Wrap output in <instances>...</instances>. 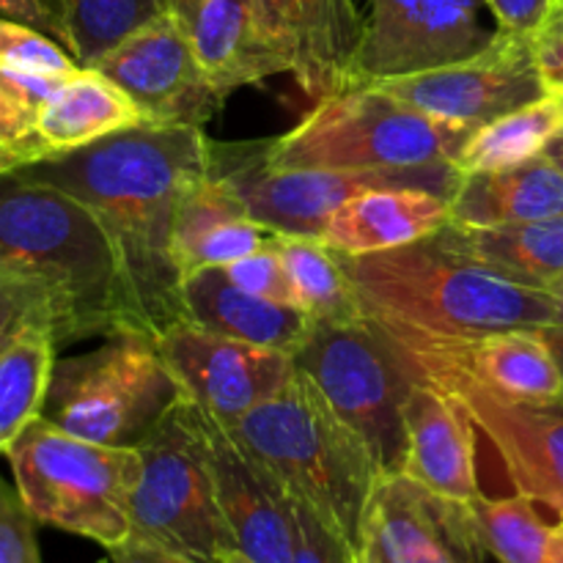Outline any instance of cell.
<instances>
[{"instance_id": "bcb514c9", "label": "cell", "mask_w": 563, "mask_h": 563, "mask_svg": "<svg viewBox=\"0 0 563 563\" xmlns=\"http://www.w3.org/2000/svg\"><path fill=\"white\" fill-rule=\"evenodd\" d=\"M548 563H563V526L559 522L553 531V542H550V559Z\"/></svg>"}, {"instance_id": "74e56055", "label": "cell", "mask_w": 563, "mask_h": 563, "mask_svg": "<svg viewBox=\"0 0 563 563\" xmlns=\"http://www.w3.org/2000/svg\"><path fill=\"white\" fill-rule=\"evenodd\" d=\"M0 143L22 152L31 163L47 157L36 135V110L27 108L3 82H0Z\"/></svg>"}, {"instance_id": "8d00e7d4", "label": "cell", "mask_w": 563, "mask_h": 563, "mask_svg": "<svg viewBox=\"0 0 563 563\" xmlns=\"http://www.w3.org/2000/svg\"><path fill=\"white\" fill-rule=\"evenodd\" d=\"M295 555L291 563H346L350 561V544L335 537L311 509L295 500Z\"/></svg>"}, {"instance_id": "ab89813d", "label": "cell", "mask_w": 563, "mask_h": 563, "mask_svg": "<svg viewBox=\"0 0 563 563\" xmlns=\"http://www.w3.org/2000/svg\"><path fill=\"white\" fill-rule=\"evenodd\" d=\"M533 58L548 91L563 88V9L555 5L542 27L531 36Z\"/></svg>"}, {"instance_id": "f6af8a7d", "label": "cell", "mask_w": 563, "mask_h": 563, "mask_svg": "<svg viewBox=\"0 0 563 563\" xmlns=\"http://www.w3.org/2000/svg\"><path fill=\"white\" fill-rule=\"evenodd\" d=\"M542 154L550 159V163L555 165V168H559V174L563 176V126H561L559 132H555L553 137H550L548 146H544Z\"/></svg>"}, {"instance_id": "9a60e30c", "label": "cell", "mask_w": 563, "mask_h": 563, "mask_svg": "<svg viewBox=\"0 0 563 563\" xmlns=\"http://www.w3.org/2000/svg\"><path fill=\"white\" fill-rule=\"evenodd\" d=\"M91 69L130 93L146 124L203 126L225 102L170 14L137 27Z\"/></svg>"}, {"instance_id": "5b68a950", "label": "cell", "mask_w": 563, "mask_h": 563, "mask_svg": "<svg viewBox=\"0 0 563 563\" xmlns=\"http://www.w3.org/2000/svg\"><path fill=\"white\" fill-rule=\"evenodd\" d=\"M471 135L374 82H357L317 99L289 132L262 141V154L273 168L291 170H432L456 168Z\"/></svg>"}, {"instance_id": "7a4b0ae2", "label": "cell", "mask_w": 563, "mask_h": 563, "mask_svg": "<svg viewBox=\"0 0 563 563\" xmlns=\"http://www.w3.org/2000/svg\"><path fill=\"white\" fill-rule=\"evenodd\" d=\"M361 317L407 350L460 346L506 330L559 322L553 291L520 284L440 234L366 256H344Z\"/></svg>"}, {"instance_id": "e0dca14e", "label": "cell", "mask_w": 563, "mask_h": 563, "mask_svg": "<svg viewBox=\"0 0 563 563\" xmlns=\"http://www.w3.org/2000/svg\"><path fill=\"white\" fill-rule=\"evenodd\" d=\"M201 421L214 495L236 550L256 563H291L295 498L234 429L207 412H201Z\"/></svg>"}, {"instance_id": "4fadbf2b", "label": "cell", "mask_w": 563, "mask_h": 563, "mask_svg": "<svg viewBox=\"0 0 563 563\" xmlns=\"http://www.w3.org/2000/svg\"><path fill=\"white\" fill-rule=\"evenodd\" d=\"M154 341L181 399L225 427L273 399L297 372L295 355L225 339L192 322L176 324Z\"/></svg>"}, {"instance_id": "52a82bcc", "label": "cell", "mask_w": 563, "mask_h": 563, "mask_svg": "<svg viewBox=\"0 0 563 563\" xmlns=\"http://www.w3.org/2000/svg\"><path fill=\"white\" fill-rule=\"evenodd\" d=\"M179 401L157 341L115 333L97 350L55 361L42 418L88 443L137 449Z\"/></svg>"}, {"instance_id": "60d3db41", "label": "cell", "mask_w": 563, "mask_h": 563, "mask_svg": "<svg viewBox=\"0 0 563 563\" xmlns=\"http://www.w3.org/2000/svg\"><path fill=\"white\" fill-rule=\"evenodd\" d=\"M0 16L38 27L55 42L64 44V25H60L55 0H0Z\"/></svg>"}, {"instance_id": "cb8c5ba5", "label": "cell", "mask_w": 563, "mask_h": 563, "mask_svg": "<svg viewBox=\"0 0 563 563\" xmlns=\"http://www.w3.org/2000/svg\"><path fill=\"white\" fill-rule=\"evenodd\" d=\"M141 124L146 121L130 93L88 66L64 77L36 113V135L47 157L77 152Z\"/></svg>"}, {"instance_id": "f546056e", "label": "cell", "mask_w": 563, "mask_h": 563, "mask_svg": "<svg viewBox=\"0 0 563 563\" xmlns=\"http://www.w3.org/2000/svg\"><path fill=\"white\" fill-rule=\"evenodd\" d=\"M64 47L80 66H97L137 27L168 14V0H55Z\"/></svg>"}, {"instance_id": "f1b7e54d", "label": "cell", "mask_w": 563, "mask_h": 563, "mask_svg": "<svg viewBox=\"0 0 563 563\" xmlns=\"http://www.w3.org/2000/svg\"><path fill=\"white\" fill-rule=\"evenodd\" d=\"M563 126L553 97H542L531 104L498 115L478 126L462 146L456 170L462 174H487L539 157L550 137Z\"/></svg>"}, {"instance_id": "2e32d148", "label": "cell", "mask_w": 563, "mask_h": 563, "mask_svg": "<svg viewBox=\"0 0 563 563\" xmlns=\"http://www.w3.org/2000/svg\"><path fill=\"white\" fill-rule=\"evenodd\" d=\"M416 383L432 385L460 401L478 432L495 445L506 473L520 495L563 517V410L561 407L522 405L489 394L487 388L451 377L416 374Z\"/></svg>"}, {"instance_id": "484cf974", "label": "cell", "mask_w": 563, "mask_h": 563, "mask_svg": "<svg viewBox=\"0 0 563 563\" xmlns=\"http://www.w3.org/2000/svg\"><path fill=\"white\" fill-rule=\"evenodd\" d=\"M451 247L520 280L550 289L563 278V218L506 225H456L438 231Z\"/></svg>"}, {"instance_id": "7c38bea8", "label": "cell", "mask_w": 563, "mask_h": 563, "mask_svg": "<svg viewBox=\"0 0 563 563\" xmlns=\"http://www.w3.org/2000/svg\"><path fill=\"white\" fill-rule=\"evenodd\" d=\"M484 555L471 506L390 473L368 495L346 563H484Z\"/></svg>"}, {"instance_id": "7402d4cb", "label": "cell", "mask_w": 563, "mask_h": 563, "mask_svg": "<svg viewBox=\"0 0 563 563\" xmlns=\"http://www.w3.org/2000/svg\"><path fill=\"white\" fill-rule=\"evenodd\" d=\"M451 223V198L427 187L363 190L330 214L319 240L344 256L394 251Z\"/></svg>"}, {"instance_id": "ffe728a7", "label": "cell", "mask_w": 563, "mask_h": 563, "mask_svg": "<svg viewBox=\"0 0 563 563\" xmlns=\"http://www.w3.org/2000/svg\"><path fill=\"white\" fill-rule=\"evenodd\" d=\"M405 476L440 498L476 504L482 498L476 471V423L465 407L443 390L412 379L405 405Z\"/></svg>"}, {"instance_id": "3957f363", "label": "cell", "mask_w": 563, "mask_h": 563, "mask_svg": "<svg viewBox=\"0 0 563 563\" xmlns=\"http://www.w3.org/2000/svg\"><path fill=\"white\" fill-rule=\"evenodd\" d=\"M0 264L47 289L58 346L137 333L97 214L80 198L22 170L0 176Z\"/></svg>"}, {"instance_id": "603a6c76", "label": "cell", "mask_w": 563, "mask_h": 563, "mask_svg": "<svg viewBox=\"0 0 563 563\" xmlns=\"http://www.w3.org/2000/svg\"><path fill=\"white\" fill-rule=\"evenodd\" d=\"M185 311L198 328L286 355H295L313 328L306 311L240 289L220 267L185 278Z\"/></svg>"}, {"instance_id": "ba28073f", "label": "cell", "mask_w": 563, "mask_h": 563, "mask_svg": "<svg viewBox=\"0 0 563 563\" xmlns=\"http://www.w3.org/2000/svg\"><path fill=\"white\" fill-rule=\"evenodd\" d=\"M295 368L366 445L379 476L405 471V405L412 377L368 319L313 322L295 352Z\"/></svg>"}, {"instance_id": "d4e9b609", "label": "cell", "mask_w": 563, "mask_h": 563, "mask_svg": "<svg viewBox=\"0 0 563 563\" xmlns=\"http://www.w3.org/2000/svg\"><path fill=\"white\" fill-rule=\"evenodd\" d=\"M563 218V176L544 154L487 174H462L451 192V223L506 225Z\"/></svg>"}, {"instance_id": "9c48e42d", "label": "cell", "mask_w": 563, "mask_h": 563, "mask_svg": "<svg viewBox=\"0 0 563 563\" xmlns=\"http://www.w3.org/2000/svg\"><path fill=\"white\" fill-rule=\"evenodd\" d=\"M141 476L130 500L132 537L192 563H223L236 544L214 495L198 407L181 399L137 445Z\"/></svg>"}, {"instance_id": "c3c4849f", "label": "cell", "mask_w": 563, "mask_h": 563, "mask_svg": "<svg viewBox=\"0 0 563 563\" xmlns=\"http://www.w3.org/2000/svg\"><path fill=\"white\" fill-rule=\"evenodd\" d=\"M223 563H256V561H251V559H247V555H242L240 550H234V553L225 555Z\"/></svg>"}, {"instance_id": "1f68e13d", "label": "cell", "mask_w": 563, "mask_h": 563, "mask_svg": "<svg viewBox=\"0 0 563 563\" xmlns=\"http://www.w3.org/2000/svg\"><path fill=\"white\" fill-rule=\"evenodd\" d=\"M273 236V231L253 220L251 214L218 220V223L176 242V262H179L181 278H190L198 269L225 267L236 258L251 256L258 247L267 245Z\"/></svg>"}, {"instance_id": "4dcf8cb0", "label": "cell", "mask_w": 563, "mask_h": 563, "mask_svg": "<svg viewBox=\"0 0 563 563\" xmlns=\"http://www.w3.org/2000/svg\"><path fill=\"white\" fill-rule=\"evenodd\" d=\"M487 555L500 563H548L555 526L539 517L537 504L526 495L482 498L471 504Z\"/></svg>"}, {"instance_id": "44dd1931", "label": "cell", "mask_w": 563, "mask_h": 563, "mask_svg": "<svg viewBox=\"0 0 563 563\" xmlns=\"http://www.w3.org/2000/svg\"><path fill=\"white\" fill-rule=\"evenodd\" d=\"M198 64L225 99L245 86H262L286 66L258 22L256 0H168Z\"/></svg>"}, {"instance_id": "836d02e7", "label": "cell", "mask_w": 563, "mask_h": 563, "mask_svg": "<svg viewBox=\"0 0 563 563\" xmlns=\"http://www.w3.org/2000/svg\"><path fill=\"white\" fill-rule=\"evenodd\" d=\"M36 317H47L55 328V308L47 289L0 264V352Z\"/></svg>"}, {"instance_id": "ee69618b", "label": "cell", "mask_w": 563, "mask_h": 563, "mask_svg": "<svg viewBox=\"0 0 563 563\" xmlns=\"http://www.w3.org/2000/svg\"><path fill=\"white\" fill-rule=\"evenodd\" d=\"M25 165H31V159H27L25 154L16 152V148H11V146H5V143H0V176L11 174V170L25 168Z\"/></svg>"}, {"instance_id": "30bf717a", "label": "cell", "mask_w": 563, "mask_h": 563, "mask_svg": "<svg viewBox=\"0 0 563 563\" xmlns=\"http://www.w3.org/2000/svg\"><path fill=\"white\" fill-rule=\"evenodd\" d=\"M209 168L245 203L247 214L273 234L322 236L330 214L352 196L377 187H427L451 198L460 170H291L264 163L258 143H212Z\"/></svg>"}, {"instance_id": "4316f807", "label": "cell", "mask_w": 563, "mask_h": 563, "mask_svg": "<svg viewBox=\"0 0 563 563\" xmlns=\"http://www.w3.org/2000/svg\"><path fill=\"white\" fill-rule=\"evenodd\" d=\"M55 328L47 317H36L0 352V454L42 418L49 377L55 366Z\"/></svg>"}, {"instance_id": "8fae6325", "label": "cell", "mask_w": 563, "mask_h": 563, "mask_svg": "<svg viewBox=\"0 0 563 563\" xmlns=\"http://www.w3.org/2000/svg\"><path fill=\"white\" fill-rule=\"evenodd\" d=\"M410 108L476 132L498 115L548 97L531 38L495 31L493 42L467 58L416 75L374 82Z\"/></svg>"}, {"instance_id": "f5cc1de1", "label": "cell", "mask_w": 563, "mask_h": 563, "mask_svg": "<svg viewBox=\"0 0 563 563\" xmlns=\"http://www.w3.org/2000/svg\"><path fill=\"white\" fill-rule=\"evenodd\" d=\"M561 526H563V517H561Z\"/></svg>"}, {"instance_id": "d590c367", "label": "cell", "mask_w": 563, "mask_h": 563, "mask_svg": "<svg viewBox=\"0 0 563 563\" xmlns=\"http://www.w3.org/2000/svg\"><path fill=\"white\" fill-rule=\"evenodd\" d=\"M36 526L20 489L0 478V563H42Z\"/></svg>"}, {"instance_id": "816d5d0a", "label": "cell", "mask_w": 563, "mask_h": 563, "mask_svg": "<svg viewBox=\"0 0 563 563\" xmlns=\"http://www.w3.org/2000/svg\"><path fill=\"white\" fill-rule=\"evenodd\" d=\"M97 563H110V559H102V561H97Z\"/></svg>"}, {"instance_id": "b9f144b4", "label": "cell", "mask_w": 563, "mask_h": 563, "mask_svg": "<svg viewBox=\"0 0 563 563\" xmlns=\"http://www.w3.org/2000/svg\"><path fill=\"white\" fill-rule=\"evenodd\" d=\"M110 563H192L181 555L170 553V550L159 548V544L146 542V539L126 537L124 542H119L115 548L108 550Z\"/></svg>"}, {"instance_id": "277c9868", "label": "cell", "mask_w": 563, "mask_h": 563, "mask_svg": "<svg viewBox=\"0 0 563 563\" xmlns=\"http://www.w3.org/2000/svg\"><path fill=\"white\" fill-rule=\"evenodd\" d=\"M231 429L297 504L311 509L350 550L355 548L379 471L366 445L335 418L300 372Z\"/></svg>"}, {"instance_id": "6da1fadb", "label": "cell", "mask_w": 563, "mask_h": 563, "mask_svg": "<svg viewBox=\"0 0 563 563\" xmlns=\"http://www.w3.org/2000/svg\"><path fill=\"white\" fill-rule=\"evenodd\" d=\"M20 170L80 198L97 214L137 333L159 339L187 322L174 231L187 190L209 174L201 126L141 124Z\"/></svg>"}, {"instance_id": "f35d334b", "label": "cell", "mask_w": 563, "mask_h": 563, "mask_svg": "<svg viewBox=\"0 0 563 563\" xmlns=\"http://www.w3.org/2000/svg\"><path fill=\"white\" fill-rule=\"evenodd\" d=\"M484 5L498 22L495 31L531 38L553 14L555 0H484Z\"/></svg>"}, {"instance_id": "7dc6e473", "label": "cell", "mask_w": 563, "mask_h": 563, "mask_svg": "<svg viewBox=\"0 0 563 563\" xmlns=\"http://www.w3.org/2000/svg\"><path fill=\"white\" fill-rule=\"evenodd\" d=\"M550 291H553L555 302H559V324H563V278L559 280V284L550 286Z\"/></svg>"}, {"instance_id": "ac0fdd59", "label": "cell", "mask_w": 563, "mask_h": 563, "mask_svg": "<svg viewBox=\"0 0 563 563\" xmlns=\"http://www.w3.org/2000/svg\"><path fill=\"white\" fill-rule=\"evenodd\" d=\"M256 11L267 42L313 102L355 86L366 25L355 0H256Z\"/></svg>"}, {"instance_id": "8992f818", "label": "cell", "mask_w": 563, "mask_h": 563, "mask_svg": "<svg viewBox=\"0 0 563 563\" xmlns=\"http://www.w3.org/2000/svg\"><path fill=\"white\" fill-rule=\"evenodd\" d=\"M14 487L38 526L110 550L132 533L130 500L141 476L137 449L88 443L36 418L5 451Z\"/></svg>"}, {"instance_id": "f907efd6", "label": "cell", "mask_w": 563, "mask_h": 563, "mask_svg": "<svg viewBox=\"0 0 563 563\" xmlns=\"http://www.w3.org/2000/svg\"><path fill=\"white\" fill-rule=\"evenodd\" d=\"M555 5H559V9H563V0H555Z\"/></svg>"}, {"instance_id": "d6a6232c", "label": "cell", "mask_w": 563, "mask_h": 563, "mask_svg": "<svg viewBox=\"0 0 563 563\" xmlns=\"http://www.w3.org/2000/svg\"><path fill=\"white\" fill-rule=\"evenodd\" d=\"M0 69L66 77L80 69V64L71 58L64 44L38 27L0 16Z\"/></svg>"}, {"instance_id": "d6986e66", "label": "cell", "mask_w": 563, "mask_h": 563, "mask_svg": "<svg viewBox=\"0 0 563 563\" xmlns=\"http://www.w3.org/2000/svg\"><path fill=\"white\" fill-rule=\"evenodd\" d=\"M390 346L410 377L440 372L467 379L478 388H487L489 394L522 401V405H561V368L548 339L542 335V328L506 330V333H495L460 346H432V350Z\"/></svg>"}, {"instance_id": "5bb4252c", "label": "cell", "mask_w": 563, "mask_h": 563, "mask_svg": "<svg viewBox=\"0 0 563 563\" xmlns=\"http://www.w3.org/2000/svg\"><path fill=\"white\" fill-rule=\"evenodd\" d=\"M484 0H368L357 82L416 75L467 58L493 42L482 25Z\"/></svg>"}, {"instance_id": "e575fe53", "label": "cell", "mask_w": 563, "mask_h": 563, "mask_svg": "<svg viewBox=\"0 0 563 563\" xmlns=\"http://www.w3.org/2000/svg\"><path fill=\"white\" fill-rule=\"evenodd\" d=\"M223 269L229 275L231 284H236L240 289L251 291V295L267 297V300L284 302V306H297L295 286H291L289 269H286L284 258H280L278 245H275V236L264 247H258L256 253L245 258H236V262L225 264Z\"/></svg>"}, {"instance_id": "681fc988", "label": "cell", "mask_w": 563, "mask_h": 563, "mask_svg": "<svg viewBox=\"0 0 563 563\" xmlns=\"http://www.w3.org/2000/svg\"><path fill=\"white\" fill-rule=\"evenodd\" d=\"M550 97H553V102H555V108H559V113H561V121H563V88H555V91H548Z\"/></svg>"}, {"instance_id": "83f0119b", "label": "cell", "mask_w": 563, "mask_h": 563, "mask_svg": "<svg viewBox=\"0 0 563 563\" xmlns=\"http://www.w3.org/2000/svg\"><path fill=\"white\" fill-rule=\"evenodd\" d=\"M275 245L289 269L300 311L313 322H346L361 317L344 253L319 236L300 234H275Z\"/></svg>"}, {"instance_id": "7bdbcfd3", "label": "cell", "mask_w": 563, "mask_h": 563, "mask_svg": "<svg viewBox=\"0 0 563 563\" xmlns=\"http://www.w3.org/2000/svg\"><path fill=\"white\" fill-rule=\"evenodd\" d=\"M542 335L548 339L550 350H553L555 361H559V368H561V379H563V324H548V328H542ZM561 410H563V396H561Z\"/></svg>"}]
</instances>
